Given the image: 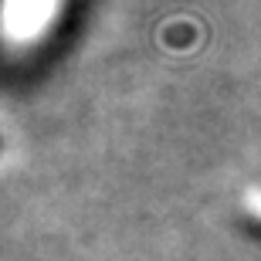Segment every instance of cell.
Instances as JSON below:
<instances>
[{"instance_id":"cell-1","label":"cell","mask_w":261,"mask_h":261,"mask_svg":"<svg viewBox=\"0 0 261 261\" xmlns=\"http://www.w3.org/2000/svg\"><path fill=\"white\" fill-rule=\"evenodd\" d=\"M58 0H7L4 4V28L10 41H31L38 38L44 24L55 17Z\"/></svg>"}]
</instances>
